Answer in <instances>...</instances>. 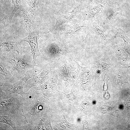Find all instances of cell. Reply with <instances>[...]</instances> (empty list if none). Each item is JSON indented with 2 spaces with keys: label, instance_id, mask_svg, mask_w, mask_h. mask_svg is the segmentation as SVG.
Listing matches in <instances>:
<instances>
[{
  "label": "cell",
  "instance_id": "cell-1",
  "mask_svg": "<svg viewBox=\"0 0 130 130\" xmlns=\"http://www.w3.org/2000/svg\"><path fill=\"white\" fill-rule=\"evenodd\" d=\"M27 92L24 97V102L21 110L27 129L36 130L38 123L48 107V100L42 95L35 91L33 87Z\"/></svg>",
  "mask_w": 130,
  "mask_h": 130
},
{
  "label": "cell",
  "instance_id": "cell-2",
  "mask_svg": "<svg viewBox=\"0 0 130 130\" xmlns=\"http://www.w3.org/2000/svg\"><path fill=\"white\" fill-rule=\"evenodd\" d=\"M60 38L50 43L43 51L49 62L55 63L70 58H74L79 53V46L70 39Z\"/></svg>",
  "mask_w": 130,
  "mask_h": 130
},
{
  "label": "cell",
  "instance_id": "cell-3",
  "mask_svg": "<svg viewBox=\"0 0 130 130\" xmlns=\"http://www.w3.org/2000/svg\"><path fill=\"white\" fill-rule=\"evenodd\" d=\"M24 102V97L17 93L12 94L9 98L0 100V116L22 115Z\"/></svg>",
  "mask_w": 130,
  "mask_h": 130
},
{
  "label": "cell",
  "instance_id": "cell-4",
  "mask_svg": "<svg viewBox=\"0 0 130 130\" xmlns=\"http://www.w3.org/2000/svg\"><path fill=\"white\" fill-rule=\"evenodd\" d=\"M25 55H20L15 52L6 56L2 57L12 66L13 71L21 78L24 76L25 72L34 66L28 63L25 59Z\"/></svg>",
  "mask_w": 130,
  "mask_h": 130
},
{
  "label": "cell",
  "instance_id": "cell-5",
  "mask_svg": "<svg viewBox=\"0 0 130 130\" xmlns=\"http://www.w3.org/2000/svg\"><path fill=\"white\" fill-rule=\"evenodd\" d=\"M55 71V63L49 62L45 65L40 72L28 80L24 86V91L26 92L32 87L44 83L51 77Z\"/></svg>",
  "mask_w": 130,
  "mask_h": 130
},
{
  "label": "cell",
  "instance_id": "cell-6",
  "mask_svg": "<svg viewBox=\"0 0 130 130\" xmlns=\"http://www.w3.org/2000/svg\"><path fill=\"white\" fill-rule=\"evenodd\" d=\"M32 77L30 73L27 71L25 73L24 77L14 83H10L4 81H0V87L7 96H10L12 94L17 93L24 97L27 93L23 90L24 86L28 80Z\"/></svg>",
  "mask_w": 130,
  "mask_h": 130
},
{
  "label": "cell",
  "instance_id": "cell-7",
  "mask_svg": "<svg viewBox=\"0 0 130 130\" xmlns=\"http://www.w3.org/2000/svg\"><path fill=\"white\" fill-rule=\"evenodd\" d=\"M42 35L41 33L37 30L29 33L27 36L20 40L21 42L25 41L28 43L31 51L28 52L31 53L32 54L33 58L31 64L33 66L36 65V61L37 57L40 55L39 49L38 40Z\"/></svg>",
  "mask_w": 130,
  "mask_h": 130
},
{
  "label": "cell",
  "instance_id": "cell-8",
  "mask_svg": "<svg viewBox=\"0 0 130 130\" xmlns=\"http://www.w3.org/2000/svg\"><path fill=\"white\" fill-rule=\"evenodd\" d=\"M19 10L20 19L25 29L29 33L37 30L34 16L28 13L24 7Z\"/></svg>",
  "mask_w": 130,
  "mask_h": 130
},
{
  "label": "cell",
  "instance_id": "cell-9",
  "mask_svg": "<svg viewBox=\"0 0 130 130\" xmlns=\"http://www.w3.org/2000/svg\"><path fill=\"white\" fill-rule=\"evenodd\" d=\"M20 41H6L0 42V56H6L15 52L19 53L22 48Z\"/></svg>",
  "mask_w": 130,
  "mask_h": 130
},
{
  "label": "cell",
  "instance_id": "cell-10",
  "mask_svg": "<svg viewBox=\"0 0 130 130\" xmlns=\"http://www.w3.org/2000/svg\"><path fill=\"white\" fill-rule=\"evenodd\" d=\"M0 74L4 77V81L6 82L12 83H14L21 78L13 70L10 69L6 64V62L0 58Z\"/></svg>",
  "mask_w": 130,
  "mask_h": 130
},
{
  "label": "cell",
  "instance_id": "cell-11",
  "mask_svg": "<svg viewBox=\"0 0 130 130\" xmlns=\"http://www.w3.org/2000/svg\"><path fill=\"white\" fill-rule=\"evenodd\" d=\"M86 26L84 23H76L70 27L61 37L71 40L72 37L86 33Z\"/></svg>",
  "mask_w": 130,
  "mask_h": 130
},
{
  "label": "cell",
  "instance_id": "cell-12",
  "mask_svg": "<svg viewBox=\"0 0 130 130\" xmlns=\"http://www.w3.org/2000/svg\"><path fill=\"white\" fill-rule=\"evenodd\" d=\"M110 61L109 58L105 56L100 60L92 62L91 66L94 72L95 78L110 67Z\"/></svg>",
  "mask_w": 130,
  "mask_h": 130
},
{
  "label": "cell",
  "instance_id": "cell-13",
  "mask_svg": "<svg viewBox=\"0 0 130 130\" xmlns=\"http://www.w3.org/2000/svg\"><path fill=\"white\" fill-rule=\"evenodd\" d=\"M79 6L78 4L76 5L72 10L62 18L56 20V24L55 26L50 32L54 31L65 23L69 22L72 20L76 15Z\"/></svg>",
  "mask_w": 130,
  "mask_h": 130
},
{
  "label": "cell",
  "instance_id": "cell-14",
  "mask_svg": "<svg viewBox=\"0 0 130 130\" xmlns=\"http://www.w3.org/2000/svg\"><path fill=\"white\" fill-rule=\"evenodd\" d=\"M118 59L119 63L122 66L127 67L128 66L127 58L128 54L122 48L119 47L115 43L112 45Z\"/></svg>",
  "mask_w": 130,
  "mask_h": 130
},
{
  "label": "cell",
  "instance_id": "cell-15",
  "mask_svg": "<svg viewBox=\"0 0 130 130\" xmlns=\"http://www.w3.org/2000/svg\"><path fill=\"white\" fill-rule=\"evenodd\" d=\"M102 9L100 4L91 2L88 6L85 12L86 19L91 18L98 15L101 12Z\"/></svg>",
  "mask_w": 130,
  "mask_h": 130
},
{
  "label": "cell",
  "instance_id": "cell-16",
  "mask_svg": "<svg viewBox=\"0 0 130 130\" xmlns=\"http://www.w3.org/2000/svg\"><path fill=\"white\" fill-rule=\"evenodd\" d=\"M20 118V115H12L0 116V122L6 124L11 126L13 130H17L16 124Z\"/></svg>",
  "mask_w": 130,
  "mask_h": 130
},
{
  "label": "cell",
  "instance_id": "cell-17",
  "mask_svg": "<svg viewBox=\"0 0 130 130\" xmlns=\"http://www.w3.org/2000/svg\"><path fill=\"white\" fill-rule=\"evenodd\" d=\"M122 6L113 10L105 20V23L107 24L112 25L117 21L123 9Z\"/></svg>",
  "mask_w": 130,
  "mask_h": 130
},
{
  "label": "cell",
  "instance_id": "cell-18",
  "mask_svg": "<svg viewBox=\"0 0 130 130\" xmlns=\"http://www.w3.org/2000/svg\"><path fill=\"white\" fill-rule=\"evenodd\" d=\"M117 30L118 32L117 34V36L122 38L124 41V49L127 52L130 53V39L121 29L119 28Z\"/></svg>",
  "mask_w": 130,
  "mask_h": 130
},
{
  "label": "cell",
  "instance_id": "cell-19",
  "mask_svg": "<svg viewBox=\"0 0 130 130\" xmlns=\"http://www.w3.org/2000/svg\"><path fill=\"white\" fill-rule=\"evenodd\" d=\"M93 30L105 42H106V36L104 31L98 25L97 23L94 21L91 24Z\"/></svg>",
  "mask_w": 130,
  "mask_h": 130
},
{
  "label": "cell",
  "instance_id": "cell-20",
  "mask_svg": "<svg viewBox=\"0 0 130 130\" xmlns=\"http://www.w3.org/2000/svg\"><path fill=\"white\" fill-rule=\"evenodd\" d=\"M12 0L14 5V8L11 15L9 17L10 20L11 22L14 14L17 11L23 7V5L24 4L25 0Z\"/></svg>",
  "mask_w": 130,
  "mask_h": 130
},
{
  "label": "cell",
  "instance_id": "cell-21",
  "mask_svg": "<svg viewBox=\"0 0 130 130\" xmlns=\"http://www.w3.org/2000/svg\"><path fill=\"white\" fill-rule=\"evenodd\" d=\"M38 0H27L28 4L29 6L28 10L30 13L34 16L36 9V4Z\"/></svg>",
  "mask_w": 130,
  "mask_h": 130
},
{
  "label": "cell",
  "instance_id": "cell-22",
  "mask_svg": "<svg viewBox=\"0 0 130 130\" xmlns=\"http://www.w3.org/2000/svg\"><path fill=\"white\" fill-rule=\"evenodd\" d=\"M45 127L46 130H52L50 117L46 115L45 117Z\"/></svg>",
  "mask_w": 130,
  "mask_h": 130
},
{
  "label": "cell",
  "instance_id": "cell-23",
  "mask_svg": "<svg viewBox=\"0 0 130 130\" xmlns=\"http://www.w3.org/2000/svg\"><path fill=\"white\" fill-rule=\"evenodd\" d=\"M45 115L42 116L39 121L36 127V130H43V126Z\"/></svg>",
  "mask_w": 130,
  "mask_h": 130
},
{
  "label": "cell",
  "instance_id": "cell-24",
  "mask_svg": "<svg viewBox=\"0 0 130 130\" xmlns=\"http://www.w3.org/2000/svg\"><path fill=\"white\" fill-rule=\"evenodd\" d=\"M6 22H7V23H8V24H9V25L11 26L12 28L11 25V22H10V20L9 17H8L7 16L5 17L2 19L1 20H0V24L2 23L4 24V26L5 24L6 23Z\"/></svg>",
  "mask_w": 130,
  "mask_h": 130
},
{
  "label": "cell",
  "instance_id": "cell-25",
  "mask_svg": "<svg viewBox=\"0 0 130 130\" xmlns=\"http://www.w3.org/2000/svg\"><path fill=\"white\" fill-rule=\"evenodd\" d=\"M98 1L102 3H105L109 0H97Z\"/></svg>",
  "mask_w": 130,
  "mask_h": 130
}]
</instances>
